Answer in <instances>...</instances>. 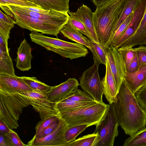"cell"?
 I'll list each match as a JSON object with an SVG mask.
<instances>
[{"label": "cell", "instance_id": "obj_1", "mask_svg": "<svg viewBox=\"0 0 146 146\" xmlns=\"http://www.w3.org/2000/svg\"><path fill=\"white\" fill-rule=\"evenodd\" d=\"M113 104L119 125L126 134L131 135L145 127L146 112L124 79Z\"/></svg>", "mask_w": 146, "mask_h": 146}, {"label": "cell", "instance_id": "obj_2", "mask_svg": "<svg viewBox=\"0 0 146 146\" xmlns=\"http://www.w3.org/2000/svg\"><path fill=\"white\" fill-rule=\"evenodd\" d=\"M124 0H112L97 7L93 14L95 28L100 42L105 47L117 22Z\"/></svg>", "mask_w": 146, "mask_h": 146}, {"label": "cell", "instance_id": "obj_3", "mask_svg": "<svg viewBox=\"0 0 146 146\" xmlns=\"http://www.w3.org/2000/svg\"><path fill=\"white\" fill-rule=\"evenodd\" d=\"M109 106V104L98 102L74 110L58 111V115L68 127L84 124L89 127L96 125L103 118Z\"/></svg>", "mask_w": 146, "mask_h": 146}, {"label": "cell", "instance_id": "obj_4", "mask_svg": "<svg viewBox=\"0 0 146 146\" xmlns=\"http://www.w3.org/2000/svg\"><path fill=\"white\" fill-rule=\"evenodd\" d=\"M3 11L7 15L13 17L16 24L20 27L31 31L40 32L43 34L57 36L66 24L42 20L9 11Z\"/></svg>", "mask_w": 146, "mask_h": 146}, {"label": "cell", "instance_id": "obj_5", "mask_svg": "<svg viewBox=\"0 0 146 146\" xmlns=\"http://www.w3.org/2000/svg\"><path fill=\"white\" fill-rule=\"evenodd\" d=\"M108 111L102 119L96 125L94 132L98 134L96 146H113L118 135L119 125L115 106L109 103Z\"/></svg>", "mask_w": 146, "mask_h": 146}, {"label": "cell", "instance_id": "obj_6", "mask_svg": "<svg viewBox=\"0 0 146 146\" xmlns=\"http://www.w3.org/2000/svg\"><path fill=\"white\" fill-rule=\"evenodd\" d=\"M99 65L94 63L83 72L79 78V85L97 102L103 103L102 96L104 93L98 72Z\"/></svg>", "mask_w": 146, "mask_h": 146}, {"label": "cell", "instance_id": "obj_7", "mask_svg": "<svg viewBox=\"0 0 146 146\" xmlns=\"http://www.w3.org/2000/svg\"><path fill=\"white\" fill-rule=\"evenodd\" d=\"M20 93L27 98L30 105L39 113L41 119L50 116L58 115L56 103L50 102L46 94L36 92Z\"/></svg>", "mask_w": 146, "mask_h": 146}, {"label": "cell", "instance_id": "obj_8", "mask_svg": "<svg viewBox=\"0 0 146 146\" xmlns=\"http://www.w3.org/2000/svg\"><path fill=\"white\" fill-rule=\"evenodd\" d=\"M3 11L26 15L33 17L52 22L66 24L68 19L69 15L68 12H62L53 10H50L48 13L38 12L30 10L26 7L16 5H0Z\"/></svg>", "mask_w": 146, "mask_h": 146}, {"label": "cell", "instance_id": "obj_9", "mask_svg": "<svg viewBox=\"0 0 146 146\" xmlns=\"http://www.w3.org/2000/svg\"><path fill=\"white\" fill-rule=\"evenodd\" d=\"M0 101L16 121H18L23 109L31 105L25 96L18 92L8 94L0 92Z\"/></svg>", "mask_w": 146, "mask_h": 146}, {"label": "cell", "instance_id": "obj_10", "mask_svg": "<svg viewBox=\"0 0 146 146\" xmlns=\"http://www.w3.org/2000/svg\"><path fill=\"white\" fill-rule=\"evenodd\" d=\"M68 128L66 122L61 118L59 126L50 134L44 137L37 138L34 137L28 143V146H68L65 141L64 134Z\"/></svg>", "mask_w": 146, "mask_h": 146}, {"label": "cell", "instance_id": "obj_11", "mask_svg": "<svg viewBox=\"0 0 146 146\" xmlns=\"http://www.w3.org/2000/svg\"><path fill=\"white\" fill-rule=\"evenodd\" d=\"M107 57L113 76L118 93L126 72L118 48L113 46L105 47Z\"/></svg>", "mask_w": 146, "mask_h": 146}, {"label": "cell", "instance_id": "obj_12", "mask_svg": "<svg viewBox=\"0 0 146 146\" xmlns=\"http://www.w3.org/2000/svg\"><path fill=\"white\" fill-rule=\"evenodd\" d=\"M0 92L11 94L35 91L22 80L20 77L1 73Z\"/></svg>", "mask_w": 146, "mask_h": 146}, {"label": "cell", "instance_id": "obj_13", "mask_svg": "<svg viewBox=\"0 0 146 146\" xmlns=\"http://www.w3.org/2000/svg\"><path fill=\"white\" fill-rule=\"evenodd\" d=\"M146 6V0H141L139 6L133 12L131 20L124 33L113 44V46L118 48L135 32L144 13Z\"/></svg>", "mask_w": 146, "mask_h": 146}, {"label": "cell", "instance_id": "obj_14", "mask_svg": "<svg viewBox=\"0 0 146 146\" xmlns=\"http://www.w3.org/2000/svg\"><path fill=\"white\" fill-rule=\"evenodd\" d=\"M79 84L75 78H69L60 84L52 87L46 94L50 102L57 103L66 98L72 91L78 89Z\"/></svg>", "mask_w": 146, "mask_h": 146}, {"label": "cell", "instance_id": "obj_15", "mask_svg": "<svg viewBox=\"0 0 146 146\" xmlns=\"http://www.w3.org/2000/svg\"><path fill=\"white\" fill-rule=\"evenodd\" d=\"M124 80L130 90L135 94L146 85V64L140 66L135 72H126Z\"/></svg>", "mask_w": 146, "mask_h": 146}, {"label": "cell", "instance_id": "obj_16", "mask_svg": "<svg viewBox=\"0 0 146 146\" xmlns=\"http://www.w3.org/2000/svg\"><path fill=\"white\" fill-rule=\"evenodd\" d=\"M105 66V75L101 80L103 91L107 101L109 103L113 104L115 100L118 92L107 57Z\"/></svg>", "mask_w": 146, "mask_h": 146}, {"label": "cell", "instance_id": "obj_17", "mask_svg": "<svg viewBox=\"0 0 146 146\" xmlns=\"http://www.w3.org/2000/svg\"><path fill=\"white\" fill-rule=\"evenodd\" d=\"M32 48L30 44L24 38L18 48L16 66L20 70L25 71L31 69L33 58Z\"/></svg>", "mask_w": 146, "mask_h": 146}, {"label": "cell", "instance_id": "obj_18", "mask_svg": "<svg viewBox=\"0 0 146 146\" xmlns=\"http://www.w3.org/2000/svg\"><path fill=\"white\" fill-rule=\"evenodd\" d=\"M77 11L80 19L92 37L93 40L98 43H100L93 22V13L87 5L83 4L78 8Z\"/></svg>", "mask_w": 146, "mask_h": 146}, {"label": "cell", "instance_id": "obj_19", "mask_svg": "<svg viewBox=\"0 0 146 146\" xmlns=\"http://www.w3.org/2000/svg\"><path fill=\"white\" fill-rule=\"evenodd\" d=\"M142 45H146V6L144 14L136 31L120 47H132Z\"/></svg>", "mask_w": 146, "mask_h": 146}, {"label": "cell", "instance_id": "obj_20", "mask_svg": "<svg viewBox=\"0 0 146 146\" xmlns=\"http://www.w3.org/2000/svg\"><path fill=\"white\" fill-rule=\"evenodd\" d=\"M141 1V0H124L118 20L111 37L114 34L119 27L128 16L134 11L139 4Z\"/></svg>", "mask_w": 146, "mask_h": 146}, {"label": "cell", "instance_id": "obj_21", "mask_svg": "<svg viewBox=\"0 0 146 146\" xmlns=\"http://www.w3.org/2000/svg\"><path fill=\"white\" fill-rule=\"evenodd\" d=\"M29 0L45 10H53L67 12L69 11V2L70 0Z\"/></svg>", "mask_w": 146, "mask_h": 146}, {"label": "cell", "instance_id": "obj_22", "mask_svg": "<svg viewBox=\"0 0 146 146\" xmlns=\"http://www.w3.org/2000/svg\"><path fill=\"white\" fill-rule=\"evenodd\" d=\"M68 13L70 15L68 19L63 27L77 30L82 34L87 36L90 40L93 41L91 35L80 19L77 11L73 13L69 11Z\"/></svg>", "mask_w": 146, "mask_h": 146}, {"label": "cell", "instance_id": "obj_23", "mask_svg": "<svg viewBox=\"0 0 146 146\" xmlns=\"http://www.w3.org/2000/svg\"><path fill=\"white\" fill-rule=\"evenodd\" d=\"M97 103L98 102H77L71 100L66 98L56 103V108L58 111H73Z\"/></svg>", "mask_w": 146, "mask_h": 146}, {"label": "cell", "instance_id": "obj_24", "mask_svg": "<svg viewBox=\"0 0 146 146\" xmlns=\"http://www.w3.org/2000/svg\"><path fill=\"white\" fill-rule=\"evenodd\" d=\"M90 50L93 55L94 63L106 65L107 54L106 47L101 42L99 43L90 40Z\"/></svg>", "mask_w": 146, "mask_h": 146}, {"label": "cell", "instance_id": "obj_25", "mask_svg": "<svg viewBox=\"0 0 146 146\" xmlns=\"http://www.w3.org/2000/svg\"><path fill=\"white\" fill-rule=\"evenodd\" d=\"M64 36L77 43L82 44L90 49V40L83 36L79 31L74 29L63 27L60 31Z\"/></svg>", "mask_w": 146, "mask_h": 146}, {"label": "cell", "instance_id": "obj_26", "mask_svg": "<svg viewBox=\"0 0 146 146\" xmlns=\"http://www.w3.org/2000/svg\"><path fill=\"white\" fill-rule=\"evenodd\" d=\"M123 146H146V127L138 131L125 141Z\"/></svg>", "mask_w": 146, "mask_h": 146}, {"label": "cell", "instance_id": "obj_27", "mask_svg": "<svg viewBox=\"0 0 146 146\" xmlns=\"http://www.w3.org/2000/svg\"><path fill=\"white\" fill-rule=\"evenodd\" d=\"M20 77L22 80L35 92L46 94L52 87L40 81L35 77L21 76Z\"/></svg>", "mask_w": 146, "mask_h": 146}, {"label": "cell", "instance_id": "obj_28", "mask_svg": "<svg viewBox=\"0 0 146 146\" xmlns=\"http://www.w3.org/2000/svg\"><path fill=\"white\" fill-rule=\"evenodd\" d=\"M1 73L15 75L9 53L3 52L0 50V74Z\"/></svg>", "mask_w": 146, "mask_h": 146}, {"label": "cell", "instance_id": "obj_29", "mask_svg": "<svg viewBox=\"0 0 146 146\" xmlns=\"http://www.w3.org/2000/svg\"><path fill=\"white\" fill-rule=\"evenodd\" d=\"M98 134L94 132L80 137L69 143L68 146H96Z\"/></svg>", "mask_w": 146, "mask_h": 146}, {"label": "cell", "instance_id": "obj_30", "mask_svg": "<svg viewBox=\"0 0 146 146\" xmlns=\"http://www.w3.org/2000/svg\"><path fill=\"white\" fill-rule=\"evenodd\" d=\"M0 120L12 129H17L19 127L18 121H16L13 118L1 101H0Z\"/></svg>", "mask_w": 146, "mask_h": 146}, {"label": "cell", "instance_id": "obj_31", "mask_svg": "<svg viewBox=\"0 0 146 146\" xmlns=\"http://www.w3.org/2000/svg\"><path fill=\"white\" fill-rule=\"evenodd\" d=\"M88 127V125L84 124L68 127L64 134L66 142L69 144L75 140L77 136Z\"/></svg>", "mask_w": 146, "mask_h": 146}, {"label": "cell", "instance_id": "obj_32", "mask_svg": "<svg viewBox=\"0 0 146 146\" xmlns=\"http://www.w3.org/2000/svg\"><path fill=\"white\" fill-rule=\"evenodd\" d=\"M133 12L128 16L119 27L114 34L111 37L105 47L113 46L114 43L124 33L131 20Z\"/></svg>", "mask_w": 146, "mask_h": 146}, {"label": "cell", "instance_id": "obj_33", "mask_svg": "<svg viewBox=\"0 0 146 146\" xmlns=\"http://www.w3.org/2000/svg\"><path fill=\"white\" fill-rule=\"evenodd\" d=\"M118 49L126 71L135 56V50L132 47H120Z\"/></svg>", "mask_w": 146, "mask_h": 146}, {"label": "cell", "instance_id": "obj_34", "mask_svg": "<svg viewBox=\"0 0 146 146\" xmlns=\"http://www.w3.org/2000/svg\"><path fill=\"white\" fill-rule=\"evenodd\" d=\"M66 98L77 102H96L90 95L78 89L72 91Z\"/></svg>", "mask_w": 146, "mask_h": 146}, {"label": "cell", "instance_id": "obj_35", "mask_svg": "<svg viewBox=\"0 0 146 146\" xmlns=\"http://www.w3.org/2000/svg\"><path fill=\"white\" fill-rule=\"evenodd\" d=\"M16 5L22 7L42 9L41 7L31 1L25 2L20 0H0V5Z\"/></svg>", "mask_w": 146, "mask_h": 146}, {"label": "cell", "instance_id": "obj_36", "mask_svg": "<svg viewBox=\"0 0 146 146\" xmlns=\"http://www.w3.org/2000/svg\"><path fill=\"white\" fill-rule=\"evenodd\" d=\"M58 115H52L41 119L36 124L35 127V134H37L50 125L59 118Z\"/></svg>", "mask_w": 146, "mask_h": 146}, {"label": "cell", "instance_id": "obj_37", "mask_svg": "<svg viewBox=\"0 0 146 146\" xmlns=\"http://www.w3.org/2000/svg\"><path fill=\"white\" fill-rule=\"evenodd\" d=\"M4 136L10 146H28L23 143L17 133L13 130Z\"/></svg>", "mask_w": 146, "mask_h": 146}, {"label": "cell", "instance_id": "obj_38", "mask_svg": "<svg viewBox=\"0 0 146 146\" xmlns=\"http://www.w3.org/2000/svg\"><path fill=\"white\" fill-rule=\"evenodd\" d=\"M61 118H59L55 121L50 125L42 130L38 133L35 134L34 137L40 138L44 137L54 131L58 127L60 123Z\"/></svg>", "mask_w": 146, "mask_h": 146}, {"label": "cell", "instance_id": "obj_39", "mask_svg": "<svg viewBox=\"0 0 146 146\" xmlns=\"http://www.w3.org/2000/svg\"><path fill=\"white\" fill-rule=\"evenodd\" d=\"M135 95L139 105L146 112V85L140 89Z\"/></svg>", "mask_w": 146, "mask_h": 146}, {"label": "cell", "instance_id": "obj_40", "mask_svg": "<svg viewBox=\"0 0 146 146\" xmlns=\"http://www.w3.org/2000/svg\"><path fill=\"white\" fill-rule=\"evenodd\" d=\"M139 66L146 64V46L141 45L134 48Z\"/></svg>", "mask_w": 146, "mask_h": 146}, {"label": "cell", "instance_id": "obj_41", "mask_svg": "<svg viewBox=\"0 0 146 146\" xmlns=\"http://www.w3.org/2000/svg\"><path fill=\"white\" fill-rule=\"evenodd\" d=\"M14 26L0 20V35L7 41L9 38L10 30Z\"/></svg>", "mask_w": 146, "mask_h": 146}, {"label": "cell", "instance_id": "obj_42", "mask_svg": "<svg viewBox=\"0 0 146 146\" xmlns=\"http://www.w3.org/2000/svg\"><path fill=\"white\" fill-rule=\"evenodd\" d=\"M139 67L137 58L135 54L134 59L127 69L126 72L129 73L135 72L138 70Z\"/></svg>", "mask_w": 146, "mask_h": 146}, {"label": "cell", "instance_id": "obj_43", "mask_svg": "<svg viewBox=\"0 0 146 146\" xmlns=\"http://www.w3.org/2000/svg\"><path fill=\"white\" fill-rule=\"evenodd\" d=\"M0 20L11 25H14L16 24L15 20L9 16L4 14L1 10H0Z\"/></svg>", "mask_w": 146, "mask_h": 146}, {"label": "cell", "instance_id": "obj_44", "mask_svg": "<svg viewBox=\"0 0 146 146\" xmlns=\"http://www.w3.org/2000/svg\"><path fill=\"white\" fill-rule=\"evenodd\" d=\"M0 50L4 52L9 53L7 41L0 35Z\"/></svg>", "mask_w": 146, "mask_h": 146}, {"label": "cell", "instance_id": "obj_45", "mask_svg": "<svg viewBox=\"0 0 146 146\" xmlns=\"http://www.w3.org/2000/svg\"><path fill=\"white\" fill-rule=\"evenodd\" d=\"M12 129H10L8 126L3 121L0 120V133L4 135L10 131Z\"/></svg>", "mask_w": 146, "mask_h": 146}, {"label": "cell", "instance_id": "obj_46", "mask_svg": "<svg viewBox=\"0 0 146 146\" xmlns=\"http://www.w3.org/2000/svg\"><path fill=\"white\" fill-rule=\"evenodd\" d=\"M96 7L101 6L112 0H91Z\"/></svg>", "mask_w": 146, "mask_h": 146}, {"label": "cell", "instance_id": "obj_47", "mask_svg": "<svg viewBox=\"0 0 146 146\" xmlns=\"http://www.w3.org/2000/svg\"><path fill=\"white\" fill-rule=\"evenodd\" d=\"M0 146H10L4 135L0 133Z\"/></svg>", "mask_w": 146, "mask_h": 146}, {"label": "cell", "instance_id": "obj_48", "mask_svg": "<svg viewBox=\"0 0 146 146\" xmlns=\"http://www.w3.org/2000/svg\"><path fill=\"white\" fill-rule=\"evenodd\" d=\"M25 2H29L31 1L29 0H20Z\"/></svg>", "mask_w": 146, "mask_h": 146}]
</instances>
